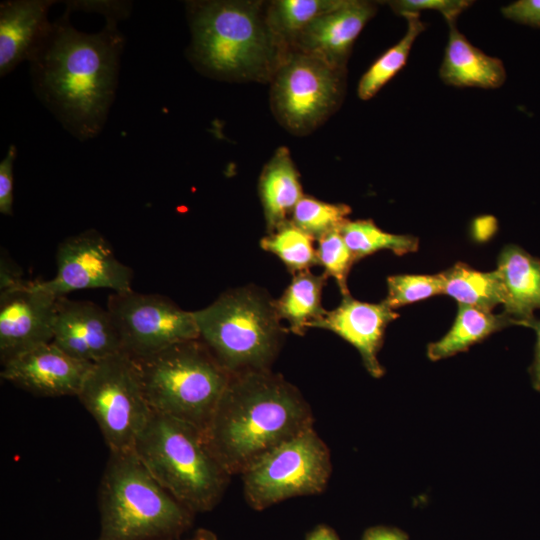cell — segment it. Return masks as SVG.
Segmentation results:
<instances>
[{
    "instance_id": "cell-20",
    "label": "cell",
    "mask_w": 540,
    "mask_h": 540,
    "mask_svg": "<svg viewBox=\"0 0 540 540\" xmlns=\"http://www.w3.org/2000/svg\"><path fill=\"white\" fill-rule=\"evenodd\" d=\"M504 291V313L516 320L532 318L540 309V259L516 245L501 251L497 268Z\"/></svg>"
},
{
    "instance_id": "cell-35",
    "label": "cell",
    "mask_w": 540,
    "mask_h": 540,
    "mask_svg": "<svg viewBox=\"0 0 540 540\" xmlns=\"http://www.w3.org/2000/svg\"><path fill=\"white\" fill-rule=\"evenodd\" d=\"M504 17L519 23L540 27V0H520L501 9Z\"/></svg>"
},
{
    "instance_id": "cell-1",
    "label": "cell",
    "mask_w": 540,
    "mask_h": 540,
    "mask_svg": "<svg viewBox=\"0 0 540 540\" xmlns=\"http://www.w3.org/2000/svg\"><path fill=\"white\" fill-rule=\"evenodd\" d=\"M70 14L52 27L28 62L34 92L64 129L79 141L101 133L116 96L125 37L105 23L96 33L74 28Z\"/></svg>"
},
{
    "instance_id": "cell-23",
    "label": "cell",
    "mask_w": 540,
    "mask_h": 540,
    "mask_svg": "<svg viewBox=\"0 0 540 540\" xmlns=\"http://www.w3.org/2000/svg\"><path fill=\"white\" fill-rule=\"evenodd\" d=\"M327 278L324 273L315 275L310 270L295 273L281 297L274 300L279 318L288 322L294 334L303 335L325 315L321 296Z\"/></svg>"
},
{
    "instance_id": "cell-41",
    "label": "cell",
    "mask_w": 540,
    "mask_h": 540,
    "mask_svg": "<svg viewBox=\"0 0 540 540\" xmlns=\"http://www.w3.org/2000/svg\"><path fill=\"white\" fill-rule=\"evenodd\" d=\"M96 540V539H95Z\"/></svg>"
},
{
    "instance_id": "cell-2",
    "label": "cell",
    "mask_w": 540,
    "mask_h": 540,
    "mask_svg": "<svg viewBox=\"0 0 540 540\" xmlns=\"http://www.w3.org/2000/svg\"><path fill=\"white\" fill-rule=\"evenodd\" d=\"M312 426L311 408L293 384L270 369L249 370L231 374L202 434L231 476Z\"/></svg>"
},
{
    "instance_id": "cell-22",
    "label": "cell",
    "mask_w": 540,
    "mask_h": 540,
    "mask_svg": "<svg viewBox=\"0 0 540 540\" xmlns=\"http://www.w3.org/2000/svg\"><path fill=\"white\" fill-rule=\"evenodd\" d=\"M511 325H517L516 320L504 312L493 314L458 304L452 327L441 339L428 345L427 356L432 361L451 357Z\"/></svg>"
},
{
    "instance_id": "cell-6",
    "label": "cell",
    "mask_w": 540,
    "mask_h": 540,
    "mask_svg": "<svg viewBox=\"0 0 540 540\" xmlns=\"http://www.w3.org/2000/svg\"><path fill=\"white\" fill-rule=\"evenodd\" d=\"M133 359L151 410L203 432L231 376L205 343L188 340Z\"/></svg>"
},
{
    "instance_id": "cell-16",
    "label": "cell",
    "mask_w": 540,
    "mask_h": 540,
    "mask_svg": "<svg viewBox=\"0 0 540 540\" xmlns=\"http://www.w3.org/2000/svg\"><path fill=\"white\" fill-rule=\"evenodd\" d=\"M376 11L374 2L344 0L339 7L312 22L296 38L290 50L346 70L354 41Z\"/></svg>"
},
{
    "instance_id": "cell-18",
    "label": "cell",
    "mask_w": 540,
    "mask_h": 540,
    "mask_svg": "<svg viewBox=\"0 0 540 540\" xmlns=\"http://www.w3.org/2000/svg\"><path fill=\"white\" fill-rule=\"evenodd\" d=\"M54 0H6L0 3V76L28 61L49 33Z\"/></svg>"
},
{
    "instance_id": "cell-24",
    "label": "cell",
    "mask_w": 540,
    "mask_h": 540,
    "mask_svg": "<svg viewBox=\"0 0 540 540\" xmlns=\"http://www.w3.org/2000/svg\"><path fill=\"white\" fill-rule=\"evenodd\" d=\"M443 294L454 298L458 304L491 312L504 305L505 291L498 271L475 270L464 263H456L440 273Z\"/></svg>"
},
{
    "instance_id": "cell-19",
    "label": "cell",
    "mask_w": 540,
    "mask_h": 540,
    "mask_svg": "<svg viewBox=\"0 0 540 540\" xmlns=\"http://www.w3.org/2000/svg\"><path fill=\"white\" fill-rule=\"evenodd\" d=\"M448 42L439 69L441 80L456 87L498 88L506 78L502 61L489 56L472 45L450 23Z\"/></svg>"
},
{
    "instance_id": "cell-27",
    "label": "cell",
    "mask_w": 540,
    "mask_h": 540,
    "mask_svg": "<svg viewBox=\"0 0 540 540\" xmlns=\"http://www.w3.org/2000/svg\"><path fill=\"white\" fill-rule=\"evenodd\" d=\"M340 232L356 262L380 250L404 255L418 250V239L383 231L372 220H347Z\"/></svg>"
},
{
    "instance_id": "cell-25",
    "label": "cell",
    "mask_w": 540,
    "mask_h": 540,
    "mask_svg": "<svg viewBox=\"0 0 540 540\" xmlns=\"http://www.w3.org/2000/svg\"><path fill=\"white\" fill-rule=\"evenodd\" d=\"M344 0H274L265 6L266 22L279 47L287 52L296 38L317 18Z\"/></svg>"
},
{
    "instance_id": "cell-11",
    "label": "cell",
    "mask_w": 540,
    "mask_h": 540,
    "mask_svg": "<svg viewBox=\"0 0 540 540\" xmlns=\"http://www.w3.org/2000/svg\"><path fill=\"white\" fill-rule=\"evenodd\" d=\"M109 311L117 329L122 351L144 358L174 344L198 339L193 311H186L169 298L133 289L108 297Z\"/></svg>"
},
{
    "instance_id": "cell-5",
    "label": "cell",
    "mask_w": 540,
    "mask_h": 540,
    "mask_svg": "<svg viewBox=\"0 0 540 540\" xmlns=\"http://www.w3.org/2000/svg\"><path fill=\"white\" fill-rule=\"evenodd\" d=\"M134 451L155 479L195 513L211 511L230 475L208 449L202 431L184 421L152 412Z\"/></svg>"
},
{
    "instance_id": "cell-31",
    "label": "cell",
    "mask_w": 540,
    "mask_h": 540,
    "mask_svg": "<svg viewBox=\"0 0 540 540\" xmlns=\"http://www.w3.org/2000/svg\"><path fill=\"white\" fill-rule=\"evenodd\" d=\"M317 242V257L319 264L324 267V274L335 279L342 297L350 295L347 278L356 261L340 229L323 235Z\"/></svg>"
},
{
    "instance_id": "cell-7",
    "label": "cell",
    "mask_w": 540,
    "mask_h": 540,
    "mask_svg": "<svg viewBox=\"0 0 540 540\" xmlns=\"http://www.w3.org/2000/svg\"><path fill=\"white\" fill-rule=\"evenodd\" d=\"M193 314L199 338L231 374L270 369L287 331L274 300L252 286L228 290Z\"/></svg>"
},
{
    "instance_id": "cell-37",
    "label": "cell",
    "mask_w": 540,
    "mask_h": 540,
    "mask_svg": "<svg viewBox=\"0 0 540 540\" xmlns=\"http://www.w3.org/2000/svg\"><path fill=\"white\" fill-rule=\"evenodd\" d=\"M520 326L532 328L536 332L534 360L529 368L534 389L540 392V320L534 317L522 320Z\"/></svg>"
},
{
    "instance_id": "cell-34",
    "label": "cell",
    "mask_w": 540,
    "mask_h": 540,
    "mask_svg": "<svg viewBox=\"0 0 540 540\" xmlns=\"http://www.w3.org/2000/svg\"><path fill=\"white\" fill-rule=\"evenodd\" d=\"M16 147L10 145L5 157L0 162V213L11 216L14 202V161Z\"/></svg>"
},
{
    "instance_id": "cell-26",
    "label": "cell",
    "mask_w": 540,
    "mask_h": 540,
    "mask_svg": "<svg viewBox=\"0 0 540 540\" xmlns=\"http://www.w3.org/2000/svg\"><path fill=\"white\" fill-rule=\"evenodd\" d=\"M405 18L407 31L402 39L377 58L361 77L357 88L361 100L375 96L405 66L413 43L425 30L426 25L420 15L412 14Z\"/></svg>"
},
{
    "instance_id": "cell-36",
    "label": "cell",
    "mask_w": 540,
    "mask_h": 540,
    "mask_svg": "<svg viewBox=\"0 0 540 540\" xmlns=\"http://www.w3.org/2000/svg\"><path fill=\"white\" fill-rule=\"evenodd\" d=\"M25 282L21 270L4 253H1L0 262V291L16 287Z\"/></svg>"
},
{
    "instance_id": "cell-21",
    "label": "cell",
    "mask_w": 540,
    "mask_h": 540,
    "mask_svg": "<svg viewBox=\"0 0 540 540\" xmlns=\"http://www.w3.org/2000/svg\"><path fill=\"white\" fill-rule=\"evenodd\" d=\"M258 189L267 232L271 233L290 220L304 196L299 173L287 147H279L263 167Z\"/></svg>"
},
{
    "instance_id": "cell-32",
    "label": "cell",
    "mask_w": 540,
    "mask_h": 540,
    "mask_svg": "<svg viewBox=\"0 0 540 540\" xmlns=\"http://www.w3.org/2000/svg\"><path fill=\"white\" fill-rule=\"evenodd\" d=\"M390 8L398 15L406 17L420 15L424 10H435L442 14L448 24L456 23L457 17L466 10L472 1L468 0H393L387 1Z\"/></svg>"
},
{
    "instance_id": "cell-40",
    "label": "cell",
    "mask_w": 540,
    "mask_h": 540,
    "mask_svg": "<svg viewBox=\"0 0 540 540\" xmlns=\"http://www.w3.org/2000/svg\"><path fill=\"white\" fill-rule=\"evenodd\" d=\"M181 540V539H177ZM184 540H219L217 535L204 528H200L197 531H195L189 538H186Z\"/></svg>"
},
{
    "instance_id": "cell-4",
    "label": "cell",
    "mask_w": 540,
    "mask_h": 540,
    "mask_svg": "<svg viewBox=\"0 0 540 540\" xmlns=\"http://www.w3.org/2000/svg\"><path fill=\"white\" fill-rule=\"evenodd\" d=\"M96 540H177L194 513L150 473L136 452H109L98 491Z\"/></svg>"
},
{
    "instance_id": "cell-14",
    "label": "cell",
    "mask_w": 540,
    "mask_h": 540,
    "mask_svg": "<svg viewBox=\"0 0 540 540\" xmlns=\"http://www.w3.org/2000/svg\"><path fill=\"white\" fill-rule=\"evenodd\" d=\"M70 356L96 363L122 351L109 311L87 300L57 298L53 340Z\"/></svg>"
},
{
    "instance_id": "cell-38",
    "label": "cell",
    "mask_w": 540,
    "mask_h": 540,
    "mask_svg": "<svg viewBox=\"0 0 540 540\" xmlns=\"http://www.w3.org/2000/svg\"><path fill=\"white\" fill-rule=\"evenodd\" d=\"M361 540H408V536L395 527L374 526L364 532Z\"/></svg>"
},
{
    "instance_id": "cell-13",
    "label": "cell",
    "mask_w": 540,
    "mask_h": 540,
    "mask_svg": "<svg viewBox=\"0 0 540 540\" xmlns=\"http://www.w3.org/2000/svg\"><path fill=\"white\" fill-rule=\"evenodd\" d=\"M56 301L36 281L0 291L1 364L52 342Z\"/></svg>"
},
{
    "instance_id": "cell-29",
    "label": "cell",
    "mask_w": 540,
    "mask_h": 540,
    "mask_svg": "<svg viewBox=\"0 0 540 540\" xmlns=\"http://www.w3.org/2000/svg\"><path fill=\"white\" fill-rule=\"evenodd\" d=\"M351 208L343 203H328L304 195L295 206L290 220L316 241L323 235L340 229L348 220Z\"/></svg>"
},
{
    "instance_id": "cell-10",
    "label": "cell",
    "mask_w": 540,
    "mask_h": 540,
    "mask_svg": "<svg viewBox=\"0 0 540 540\" xmlns=\"http://www.w3.org/2000/svg\"><path fill=\"white\" fill-rule=\"evenodd\" d=\"M345 77L346 70L288 50L270 80L274 115L294 134L312 132L340 106Z\"/></svg>"
},
{
    "instance_id": "cell-30",
    "label": "cell",
    "mask_w": 540,
    "mask_h": 540,
    "mask_svg": "<svg viewBox=\"0 0 540 540\" xmlns=\"http://www.w3.org/2000/svg\"><path fill=\"white\" fill-rule=\"evenodd\" d=\"M388 293L384 301L393 310L401 306L443 294L441 274L393 275L387 278Z\"/></svg>"
},
{
    "instance_id": "cell-3",
    "label": "cell",
    "mask_w": 540,
    "mask_h": 540,
    "mask_svg": "<svg viewBox=\"0 0 540 540\" xmlns=\"http://www.w3.org/2000/svg\"><path fill=\"white\" fill-rule=\"evenodd\" d=\"M261 1L187 3L188 58L203 74L224 81H269L284 52L266 22Z\"/></svg>"
},
{
    "instance_id": "cell-17",
    "label": "cell",
    "mask_w": 540,
    "mask_h": 540,
    "mask_svg": "<svg viewBox=\"0 0 540 540\" xmlns=\"http://www.w3.org/2000/svg\"><path fill=\"white\" fill-rule=\"evenodd\" d=\"M396 313L383 300L367 303L343 296L341 303L312 327L330 330L354 346L359 352L368 373L379 378L384 369L378 361V352L383 344L387 325L397 319Z\"/></svg>"
},
{
    "instance_id": "cell-15",
    "label": "cell",
    "mask_w": 540,
    "mask_h": 540,
    "mask_svg": "<svg viewBox=\"0 0 540 540\" xmlns=\"http://www.w3.org/2000/svg\"><path fill=\"white\" fill-rule=\"evenodd\" d=\"M92 366L50 342L3 363L1 378L36 396L77 397Z\"/></svg>"
},
{
    "instance_id": "cell-9",
    "label": "cell",
    "mask_w": 540,
    "mask_h": 540,
    "mask_svg": "<svg viewBox=\"0 0 540 540\" xmlns=\"http://www.w3.org/2000/svg\"><path fill=\"white\" fill-rule=\"evenodd\" d=\"M330 451L313 426L265 452L242 473L247 503L261 511L281 501L324 491Z\"/></svg>"
},
{
    "instance_id": "cell-8",
    "label": "cell",
    "mask_w": 540,
    "mask_h": 540,
    "mask_svg": "<svg viewBox=\"0 0 540 540\" xmlns=\"http://www.w3.org/2000/svg\"><path fill=\"white\" fill-rule=\"evenodd\" d=\"M77 397L97 423L109 452L134 450L153 411L128 353L120 351L94 363Z\"/></svg>"
},
{
    "instance_id": "cell-39",
    "label": "cell",
    "mask_w": 540,
    "mask_h": 540,
    "mask_svg": "<svg viewBox=\"0 0 540 540\" xmlns=\"http://www.w3.org/2000/svg\"><path fill=\"white\" fill-rule=\"evenodd\" d=\"M305 540H340V538L331 527L321 524L310 531Z\"/></svg>"
},
{
    "instance_id": "cell-33",
    "label": "cell",
    "mask_w": 540,
    "mask_h": 540,
    "mask_svg": "<svg viewBox=\"0 0 540 540\" xmlns=\"http://www.w3.org/2000/svg\"><path fill=\"white\" fill-rule=\"evenodd\" d=\"M65 11L96 12L102 14L106 23L118 25V22L129 17L132 11L131 1L73 0L66 1Z\"/></svg>"
},
{
    "instance_id": "cell-28",
    "label": "cell",
    "mask_w": 540,
    "mask_h": 540,
    "mask_svg": "<svg viewBox=\"0 0 540 540\" xmlns=\"http://www.w3.org/2000/svg\"><path fill=\"white\" fill-rule=\"evenodd\" d=\"M315 239L291 220L260 240V247L276 255L292 273L309 270L319 264Z\"/></svg>"
},
{
    "instance_id": "cell-12",
    "label": "cell",
    "mask_w": 540,
    "mask_h": 540,
    "mask_svg": "<svg viewBox=\"0 0 540 540\" xmlns=\"http://www.w3.org/2000/svg\"><path fill=\"white\" fill-rule=\"evenodd\" d=\"M56 275L36 281L55 297L83 289L132 290L133 270L115 255L110 243L95 229L65 238L56 252Z\"/></svg>"
}]
</instances>
